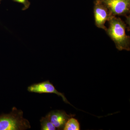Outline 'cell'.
<instances>
[{
  "label": "cell",
  "mask_w": 130,
  "mask_h": 130,
  "mask_svg": "<svg viewBox=\"0 0 130 130\" xmlns=\"http://www.w3.org/2000/svg\"><path fill=\"white\" fill-rule=\"evenodd\" d=\"M46 116L57 130H63L68 119L74 117L75 115L67 114L63 110H55L50 112Z\"/></svg>",
  "instance_id": "8992f818"
},
{
  "label": "cell",
  "mask_w": 130,
  "mask_h": 130,
  "mask_svg": "<svg viewBox=\"0 0 130 130\" xmlns=\"http://www.w3.org/2000/svg\"><path fill=\"white\" fill-rule=\"evenodd\" d=\"M40 121L41 122V130H56L55 126L51 123L46 115L44 117H42Z\"/></svg>",
  "instance_id": "ba28073f"
},
{
  "label": "cell",
  "mask_w": 130,
  "mask_h": 130,
  "mask_svg": "<svg viewBox=\"0 0 130 130\" xmlns=\"http://www.w3.org/2000/svg\"><path fill=\"white\" fill-rule=\"evenodd\" d=\"M28 90L29 92L31 93L39 94L53 93L56 94L59 96H60L64 102L73 106L68 101L64 94L56 90L53 85L50 83L49 80H47L39 83L33 84L28 87Z\"/></svg>",
  "instance_id": "3957f363"
},
{
  "label": "cell",
  "mask_w": 130,
  "mask_h": 130,
  "mask_svg": "<svg viewBox=\"0 0 130 130\" xmlns=\"http://www.w3.org/2000/svg\"><path fill=\"white\" fill-rule=\"evenodd\" d=\"M94 12L95 25L98 28L106 30L105 23L112 16L108 9L102 2L97 1L94 8Z\"/></svg>",
  "instance_id": "5b68a950"
},
{
  "label": "cell",
  "mask_w": 130,
  "mask_h": 130,
  "mask_svg": "<svg viewBox=\"0 0 130 130\" xmlns=\"http://www.w3.org/2000/svg\"><path fill=\"white\" fill-rule=\"evenodd\" d=\"M64 130H80V124L77 120L71 117L68 119L65 124Z\"/></svg>",
  "instance_id": "52a82bcc"
},
{
  "label": "cell",
  "mask_w": 130,
  "mask_h": 130,
  "mask_svg": "<svg viewBox=\"0 0 130 130\" xmlns=\"http://www.w3.org/2000/svg\"><path fill=\"white\" fill-rule=\"evenodd\" d=\"M108 21L109 28L106 31L115 43L116 48L120 51H129L130 37L126 33L125 24L121 19L113 15Z\"/></svg>",
  "instance_id": "6da1fadb"
},
{
  "label": "cell",
  "mask_w": 130,
  "mask_h": 130,
  "mask_svg": "<svg viewBox=\"0 0 130 130\" xmlns=\"http://www.w3.org/2000/svg\"><path fill=\"white\" fill-rule=\"evenodd\" d=\"M31 128L30 123L23 117V112L16 107L9 114L0 115V130H24Z\"/></svg>",
  "instance_id": "7a4b0ae2"
},
{
  "label": "cell",
  "mask_w": 130,
  "mask_h": 130,
  "mask_svg": "<svg viewBox=\"0 0 130 130\" xmlns=\"http://www.w3.org/2000/svg\"><path fill=\"white\" fill-rule=\"evenodd\" d=\"M102 2L113 16L123 15L129 11L130 0H102Z\"/></svg>",
  "instance_id": "277c9868"
},
{
  "label": "cell",
  "mask_w": 130,
  "mask_h": 130,
  "mask_svg": "<svg viewBox=\"0 0 130 130\" xmlns=\"http://www.w3.org/2000/svg\"><path fill=\"white\" fill-rule=\"evenodd\" d=\"M14 1L16 2L19 3H21L25 7L27 8L29 7V3L28 0H13Z\"/></svg>",
  "instance_id": "9c48e42d"
}]
</instances>
